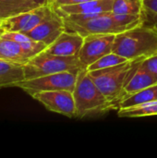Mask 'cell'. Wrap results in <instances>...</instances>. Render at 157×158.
Instances as JSON below:
<instances>
[{"label":"cell","mask_w":157,"mask_h":158,"mask_svg":"<svg viewBox=\"0 0 157 158\" xmlns=\"http://www.w3.org/2000/svg\"><path fill=\"white\" fill-rule=\"evenodd\" d=\"M128 61V59H126L125 57L111 52L107 55H105L104 56L100 57L99 59H97L94 63H93L92 65H90L87 69L89 71L91 70H96V69H106V68H110L113 66H117L118 64L124 63Z\"/></svg>","instance_id":"ffe728a7"},{"label":"cell","mask_w":157,"mask_h":158,"mask_svg":"<svg viewBox=\"0 0 157 158\" xmlns=\"http://www.w3.org/2000/svg\"><path fill=\"white\" fill-rule=\"evenodd\" d=\"M77 75L73 72H58L49 74L31 80H24L17 84L16 87L21 89L31 96L33 94L44 91L68 90L73 92Z\"/></svg>","instance_id":"8992f818"},{"label":"cell","mask_w":157,"mask_h":158,"mask_svg":"<svg viewBox=\"0 0 157 158\" xmlns=\"http://www.w3.org/2000/svg\"><path fill=\"white\" fill-rule=\"evenodd\" d=\"M87 1H93V0H48V3L52 6V7H57L59 6L63 5H71V4H78V3H83Z\"/></svg>","instance_id":"603a6c76"},{"label":"cell","mask_w":157,"mask_h":158,"mask_svg":"<svg viewBox=\"0 0 157 158\" xmlns=\"http://www.w3.org/2000/svg\"><path fill=\"white\" fill-rule=\"evenodd\" d=\"M0 59L24 65L31 57L21 43L0 38Z\"/></svg>","instance_id":"9a60e30c"},{"label":"cell","mask_w":157,"mask_h":158,"mask_svg":"<svg viewBox=\"0 0 157 158\" xmlns=\"http://www.w3.org/2000/svg\"><path fill=\"white\" fill-rule=\"evenodd\" d=\"M113 4H114V0H93L83 3H78V4L63 5L53 8L60 16L64 17L68 15L112 11Z\"/></svg>","instance_id":"4fadbf2b"},{"label":"cell","mask_w":157,"mask_h":158,"mask_svg":"<svg viewBox=\"0 0 157 158\" xmlns=\"http://www.w3.org/2000/svg\"><path fill=\"white\" fill-rule=\"evenodd\" d=\"M134 60H128L106 69L89 71V74L104 95L119 108L124 97V87Z\"/></svg>","instance_id":"5b68a950"},{"label":"cell","mask_w":157,"mask_h":158,"mask_svg":"<svg viewBox=\"0 0 157 158\" xmlns=\"http://www.w3.org/2000/svg\"><path fill=\"white\" fill-rule=\"evenodd\" d=\"M143 19L145 18L157 16V0H143Z\"/></svg>","instance_id":"7402d4cb"},{"label":"cell","mask_w":157,"mask_h":158,"mask_svg":"<svg viewBox=\"0 0 157 158\" xmlns=\"http://www.w3.org/2000/svg\"><path fill=\"white\" fill-rule=\"evenodd\" d=\"M31 97L47 110L68 118H76V105L73 93L68 90L44 91L33 94Z\"/></svg>","instance_id":"ba28073f"},{"label":"cell","mask_w":157,"mask_h":158,"mask_svg":"<svg viewBox=\"0 0 157 158\" xmlns=\"http://www.w3.org/2000/svg\"><path fill=\"white\" fill-rule=\"evenodd\" d=\"M112 12L116 14L142 15L143 0H114Z\"/></svg>","instance_id":"d6986e66"},{"label":"cell","mask_w":157,"mask_h":158,"mask_svg":"<svg viewBox=\"0 0 157 158\" xmlns=\"http://www.w3.org/2000/svg\"><path fill=\"white\" fill-rule=\"evenodd\" d=\"M52 9L51 5L48 3L33 10L23 12L16 16L7 18L1 20L0 29L5 32L6 31H19L26 33L39 25L50 13Z\"/></svg>","instance_id":"9c48e42d"},{"label":"cell","mask_w":157,"mask_h":158,"mask_svg":"<svg viewBox=\"0 0 157 158\" xmlns=\"http://www.w3.org/2000/svg\"><path fill=\"white\" fill-rule=\"evenodd\" d=\"M72 93L76 105L77 118H83L118 109L117 106L109 101L95 85L87 69H82L79 71Z\"/></svg>","instance_id":"7a4b0ae2"},{"label":"cell","mask_w":157,"mask_h":158,"mask_svg":"<svg viewBox=\"0 0 157 158\" xmlns=\"http://www.w3.org/2000/svg\"><path fill=\"white\" fill-rule=\"evenodd\" d=\"M4 32H5V31H4L3 30H1V29H0V38H1V36H2V34H3Z\"/></svg>","instance_id":"d4e9b609"},{"label":"cell","mask_w":157,"mask_h":158,"mask_svg":"<svg viewBox=\"0 0 157 158\" xmlns=\"http://www.w3.org/2000/svg\"><path fill=\"white\" fill-rule=\"evenodd\" d=\"M64 31H66V29L63 17L52 7L46 18L34 29L25 34L32 40L42 42L48 46L54 43Z\"/></svg>","instance_id":"30bf717a"},{"label":"cell","mask_w":157,"mask_h":158,"mask_svg":"<svg viewBox=\"0 0 157 158\" xmlns=\"http://www.w3.org/2000/svg\"><path fill=\"white\" fill-rule=\"evenodd\" d=\"M143 59L139 58L134 60L124 87V97L157 83L155 77L141 66Z\"/></svg>","instance_id":"7c38bea8"},{"label":"cell","mask_w":157,"mask_h":158,"mask_svg":"<svg viewBox=\"0 0 157 158\" xmlns=\"http://www.w3.org/2000/svg\"><path fill=\"white\" fill-rule=\"evenodd\" d=\"M143 24L153 27L154 29H155L157 31V16L154 17H150V18H145L143 19Z\"/></svg>","instance_id":"cb8c5ba5"},{"label":"cell","mask_w":157,"mask_h":158,"mask_svg":"<svg viewBox=\"0 0 157 158\" xmlns=\"http://www.w3.org/2000/svg\"><path fill=\"white\" fill-rule=\"evenodd\" d=\"M116 34L96 33L84 37L79 53V59L85 69L97 59L112 52Z\"/></svg>","instance_id":"52a82bcc"},{"label":"cell","mask_w":157,"mask_h":158,"mask_svg":"<svg viewBox=\"0 0 157 158\" xmlns=\"http://www.w3.org/2000/svg\"><path fill=\"white\" fill-rule=\"evenodd\" d=\"M85 69L79 59V56H61L43 51L23 65L24 79L31 80L58 72H73L78 74Z\"/></svg>","instance_id":"277c9868"},{"label":"cell","mask_w":157,"mask_h":158,"mask_svg":"<svg viewBox=\"0 0 157 158\" xmlns=\"http://www.w3.org/2000/svg\"><path fill=\"white\" fill-rule=\"evenodd\" d=\"M151 116H157V101L118 109L119 118H143Z\"/></svg>","instance_id":"ac0fdd59"},{"label":"cell","mask_w":157,"mask_h":158,"mask_svg":"<svg viewBox=\"0 0 157 158\" xmlns=\"http://www.w3.org/2000/svg\"><path fill=\"white\" fill-rule=\"evenodd\" d=\"M83 40L84 37L77 32L64 31L44 51L61 56H79Z\"/></svg>","instance_id":"8fae6325"},{"label":"cell","mask_w":157,"mask_h":158,"mask_svg":"<svg viewBox=\"0 0 157 158\" xmlns=\"http://www.w3.org/2000/svg\"><path fill=\"white\" fill-rule=\"evenodd\" d=\"M141 66L149 71L157 81V54L143 59L141 63Z\"/></svg>","instance_id":"44dd1931"},{"label":"cell","mask_w":157,"mask_h":158,"mask_svg":"<svg viewBox=\"0 0 157 158\" xmlns=\"http://www.w3.org/2000/svg\"><path fill=\"white\" fill-rule=\"evenodd\" d=\"M48 4V0H0V20Z\"/></svg>","instance_id":"5bb4252c"},{"label":"cell","mask_w":157,"mask_h":158,"mask_svg":"<svg viewBox=\"0 0 157 158\" xmlns=\"http://www.w3.org/2000/svg\"><path fill=\"white\" fill-rule=\"evenodd\" d=\"M153 101H157V83L125 96L119 104V108L135 106Z\"/></svg>","instance_id":"e0dca14e"},{"label":"cell","mask_w":157,"mask_h":158,"mask_svg":"<svg viewBox=\"0 0 157 158\" xmlns=\"http://www.w3.org/2000/svg\"><path fill=\"white\" fill-rule=\"evenodd\" d=\"M63 19L66 31L77 32L83 37L96 33L118 34L127 31L117 22L112 11L68 15L64 16Z\"/></svg>","instance_id":"3957f363"},{"label":"cell","mask_w":157,"mask_h":158,"mask_svg":"<svg viewBox=\"0 0 157 158\" xmlns=\"http://www.w3.org/2000/svg\"><path fill=\"white\" fill-rule=\"evenodd\" d=\"M0 23H1V20H0Z\"/></svg>","instance_id":"484cf974"},{"label":"cell","mask_w":157,"mask_h":158,"mask_svg":"<svg viewBox=\"0 0 157 158\" xmlns=\"http://www.w3.org/2000/svg\"><path fill=\"white\" fill-rule=\"evenodd\" d=\"M23 65L0 59V89L16 87L24 81Z\"/></svg>","instance_id":"2e32d148"},{"label":"cell","mask_w":157,"mask_h":158,"mask_svg":"<svg viewBox=\"0 0 157 158\" xmlns=\"http://www.w3.org/2000/svg\"><path fill=\"white\" fill-rule=\"evenodd\" d=\"M112 52L128 60L147 58L157 54V31L145 24L116 34Z\"/></svg>","instance_id":"6da1fadb"}]
</instances>
